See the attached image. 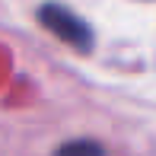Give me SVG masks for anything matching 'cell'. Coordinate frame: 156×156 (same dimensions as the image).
Wrapping results in <instances>:
<instances>
[{"label": "cell", "instance_id": "obj_1", "mask_svg": "<svg viewBox=\"0 0 156 156\" xmlns=\"http://www.w3.org/2000/svg\"><path fill=\"white\" fill-rule=\"evenodd\" d=\"M38 19L45 23V29H51L61 41L80 48V51H89V48H93V32H89V26L83 23L80 16H73L70 10H64L58 3H45L38 10Z\"/></svg>", "mask_w": 156, "mask_h": 156}, {"label": "cell", "instance_id": "obj_2", "mask_svg": "<svg viewBox=\"0 0 156 156\" xmlns=\"http://www.w3.org/2000/svg\"><path fill=\"white\" fill-rule=\"evenodd\" d=\"M61 153H102L99 144H86V140H76V144H64Z\"/></svg>", "mask_w": 156, "mask_h": 156}]
</instances>
